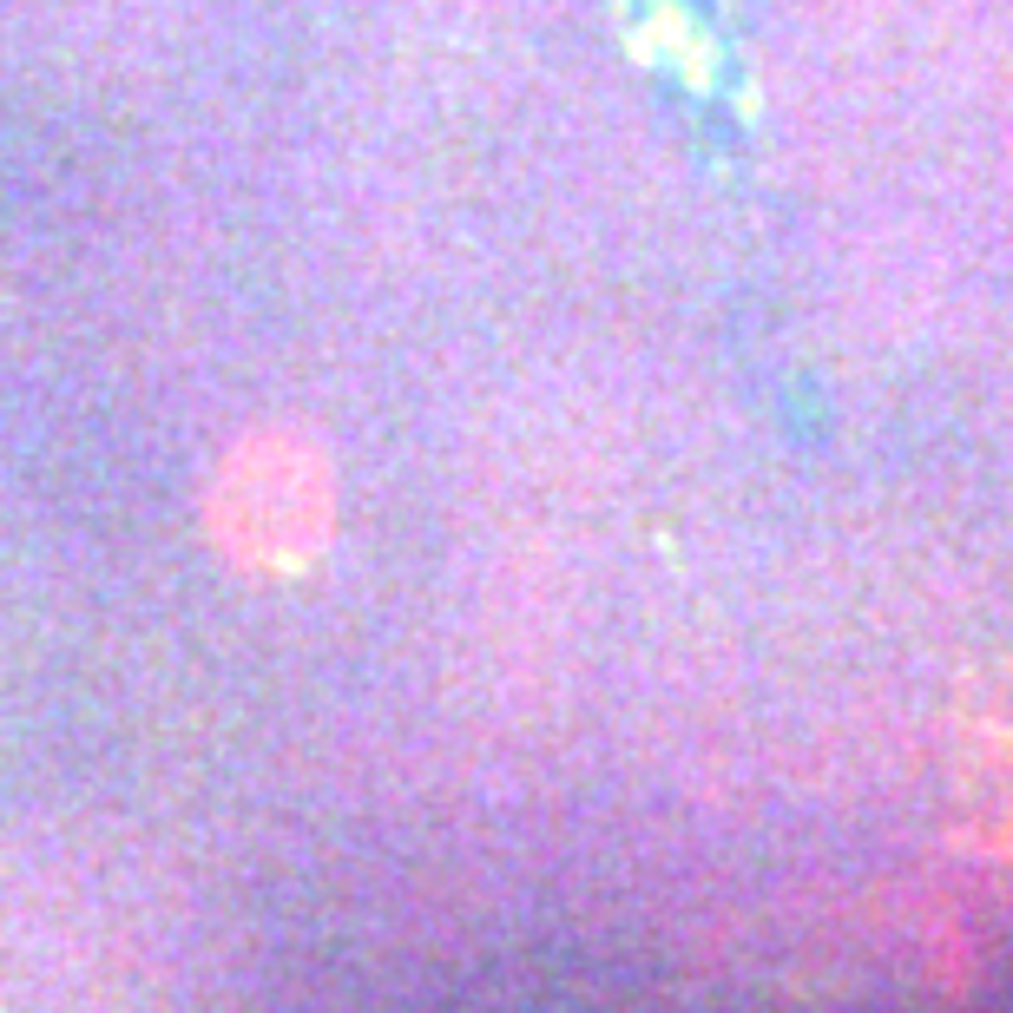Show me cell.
<instances>
[{"instance_id":"6da1fadb","label":"cell","mask_w":1013,"mask_h":1013,"mask_svg":"<svg viewBox=\"0 0 1013 1013\" xmlns=\"http://www.w3.org/2000/svg\"><path fill=\"white\" fill-rule=\"evenodd\" d=\"M336 533V474L303 429L237 434L205 488V540L230 573L296 579Z\"/></svg>"}]
</instances>
